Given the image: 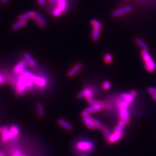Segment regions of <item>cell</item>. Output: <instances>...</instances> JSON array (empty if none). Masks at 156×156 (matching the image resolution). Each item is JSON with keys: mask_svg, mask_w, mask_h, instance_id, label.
Wrapping results in <instances>:
<instances>
[{"mask_svg": "<svg viewBox=\"0 0 156 156\" xmlns=\"http://www.w3.org/2000/svg\"><path fill=\"white\" fill-rule=\"evenodd\" d=\"M57 122L61 127H63L64 128H65L66 130H68V131H71V130H73V126H72L71 124L69 122H68L64 119H60L58 120Z\"/></svg>", "mask_w": 156, "mask_h": 156, "instance_id": "14", "label": "cell"}, {"mask_svg": "<svg viewBox=\"0 0 156 156\" xmlns=\"http://www.w3.org/2000/svg\"><path fill=\"white\" fill-rule=\"evenodd\" d=\"M87 102L90 105H101L104 107V104L101 101L94 99L93 98L87 99Z\"/></svg>", "mask_w": 156, "mask_h": 156, "instance_id": "25", "label": "cell"}, {"mask_svg": "<svg viewBox=\"0 0 156 156\" xmlns=\"http://www.w3.org/2000/svg\"><path fill=\"white\" fill-rule=\"evenodd\" d=\"M24 57L25 58V60L27 61L28 64H29V65L33 67H35L36 66L37 63L30 54H29L28 53H24Z\"/></svg>", "mask_w": 156, "mask_h": 156, "instance_id": "19", "label": "cell"}, {"mask_svg": "<svg viewBox=\"0 0 156 156\" xmlns=\"http://www.w3.org/2000/svg\"><path fill=\"white\" fill-rule=\"evenodd\" d=\"M67 0H57V8L60 10L62 13L67 8Z\"/></svg>", "mask_w": 156, "mask_h": 156, "instance_id": "21", "label": "cell"}, {"mask_svg": "<svg viewBox=\"0 0 156 156\" xmlns=\"http://www.w3.org/2000/svg\"><path fill=\"white\" fill-rule=\"evenodd\" d=\"M133 8L131 6H126V7H122L121 8H119L116 9L113 12V16L115 18L119 17L122 15H123L126 13H130L132 11Z\"/></svg>", "mask_w": 156, "mask_h": 156, "instance_id": "7", "label": "cell"}, {"mask_svg": "<svg viewBox=\"0 0 156 156\" xmlns=\"http://www.w3.org/2000/svg\"><path fill=\"white\" fill-rule=\"evenodd\" d=\"M21 73L22 75L20 77L16 86V92L18 95L22 94L27 88L31 87L34 82V74L26 71H23Z\"/></svg>", "mask_w": 156, "mask_h": 156, "instance_id": "1", "label": "cell"}, {"mask_svg": "<svg viewBox=\"0 0 156 156\" xmlns=\"http://www.w3.org/2000/svg\"><path fill=\"white\" fill-rule=\"evenodd\" d=\"M100 29L97 28H93L91 33V38L94 41H97L99 38Z\"/></svg>", "mask_w": 156, "mask_h": 156, "instance_id": "20", "label": "cell"}, {"mask_svg": "<svg viewBox=\"0 0 156 156\" xmlns=\"http://www.w3.org/2000/svg\"><path fill=\"white\" fill-rule=\"evenodd\" d=\"M102 87L105 90H108L111 89V85L110 82L109 81H105L103 84H102Z\"/></svg>", "mask_w": 156, "mask_h": 156, "instance_id": "32", "label": "cell"}, {"mask_svg": "<svg viewBox=\"0 0 156 156\" xmlns=\"http://www.w3.org/2000/svg\"><path fill=\"white\" fill-rule=\"evenodd\" d=\"M125 123L124 122L123 120H121L120 121H119V122L117 124L115 130V132H119V133H122L123 132L124 128L125 127Z\"/></svg>", "mask_w": 156, "mask_h": 156, "instance_id": "22", "label": "cell"}, {"mask_svg": "<svg viewBox=\"0 0 156 156\" xmlns=\"http://www.w3.org/2000/svg\"><path fill=\"white\" fill-rule=\"evenodd\" d=\"M90 23H91V24L93 26V27H94V28H99L100 30L102 28V24H101V23L99 22V21H98L97 20H91Z\"/></svg>", "mask_w": 156, "mask_h": 156, "instance_id": "27", "label": "cell"}, {"mask_svg": "<svg viewBox=\"0 0 156 156\" xmlns=\"http://www.w3.org/2000/svg\"><path fill=\"white\" fill-rule=\"evenodd\" d=\"M136 43L139 46L141 47H142V49L143 50H148L149 47L148 45L143 41L142 39H140V38H137L135 39Z\"/></svg>", "mask_w": 156, "mask_h": 156, "instance_id": "24", "label": "cell"}, {"mask_svg": "<svg viewBox=\"0 0 156 156\" xmlns=\"http://www.w3.org/2000/svg\"><path fill=\"white\" fill-rule=\"evenodd\" d=\"M21 156H24V155H21Z\"/></svg>", "mask_w": 156, "mask_h": 156, "instance_id": "41", "label": "cell"}, {"mask_svg": "<svg viewBox=\"0 0 156 156\" xmlns=\"http://www.w3.org/2000/svg\"><path fill=\"white\" fill-rule=\"evenodd\" d=\"M33 81L38 86L44 87L46 86L47 84V81L45 78L40 76H37L35 75H34L33 76Z\"/></svg>", "mask_w": 156, "mask_h": 156, "instance_id": "12", "label": "cell"}, {"mask_svg": "<svg viewBox=\"0 0 156 156\" xmlns=\"http://www.w3.org/2000/svg\"><path fill=\"white\" fill-rule=\"evenodd\" d=\"M27 63H28L26 60H23L20 61L14 67V69H13L14 73L16 74L21 73L23 72V70H24V68L26 67Z\"/></svg>", "mask_w": 156, "mask_h": 156, "instance_id": "10", "label": "cell"}, {"mask_svg": "<svg viewBox=\"0 0 156 156\" xmlns=\"http://www.w3.org/2000/svg\"><path fill=\"white\" fill-rule=\"evenodd\" d=\"M19 134V130L18 127L16 125H13L12 127H11L9 131V139H13L15 137L18 136Z\"/></svg>", "mask_w": 156, "mask_h": 156, "instance_id": "15", "label": "cell"}, {"mask_svg": "<svg viewBox=\"0 0 156 156\" xmlns=\"http://www.w3.org/2000/svg\"><path fill=\"white\" fill-rule=\"evenodd\" d=\"M141 55L146 71L149 72L154 71L156 70V61L152 58L148 50L142 49L141 51Z\"/></svg>", "mask_w": 156, "mask_h": 156, "instance_id": "2", "label": "cell"}, {"mask_svg": "<svg viewBox=\"0 0 156 156\" xmlns=\"http://www.w3.org/2000/svg\"><path fill=\"white\" fill-rule=\"evenodd\" d=\"M27 20H19V21L15 23L12 26V30L14 31L18 30L20 28L26 26L27 24Z\"/></svg>", "mask_w": 156, "mask_h": 156, "instance_id": "18", "label": "cell"}, {"mask_svg": "<svg viewBox=\"0 0 156 156\" xmlns=\"http://www.w3.org/2000/svg\"></svg>", "mask_w": 156, "mask_h": 156, "instance_id": "43", "label": "cell"}, {"mask_svg": "<svg viewBox=\"0 0 156 156\" xmlns=\"http://www.w3.org/2000/svg\"><path fill=\"white\" fill-rule=\"evenodd\" d=\"M4 83V80L2 78V76L0 75V85H2Z\"/></svg>", "mask_w": 156, "mask_h": 156, "instance_id": "35", "label": "cell"}, {"mask_svg": "<svg viewBox=\"0 0 156 156\" xmlns=\"http://www.w3.org/2000/svg\"><path fill=\"white\" fill-rule=\"evenodd\" d=\"M35 12L34 11H28L26 13H23L19 16V19L27 20L30 19H33L35 16Z\"/></svg>", "mask_w": 156, "mask_h": 156, "instance_id": "17", "label": "cell"}, {"mask_svg": "<svg viewBox=\"0 0 156 156\" xmlns=\"http://www.w3.org/2000/svg\"></svg>", "mask_w": 156, "mask_h": 156, "instance_id": "42", "label": "cell"}, {"mask_svg": "<svg viewBox=\"0 0 156 156\" xmlns=\"http://www.w3.org/2000/svg\"><path fill=\"white\" fill-rule=\"evenodd\" d=\"M112 55L111 53H106L105 56H104V61L106 63V64H110L112 61Z\"/></svg>", "mask_w": 156, "mask_h": 156, "instance_id": "30", "label": "cell"}, {"mask_svg": "<svg viewBox=\"0 0 156 156\" xmlns=\"http://www.w3.org/2000/svg\"><path fill=\"white\" fill-rule=\"evenodd\" d=\"M137 96V92L135 90H132L130 93H124L122 95L121 97L123 98L125 102H127L128 104H132V102L134 101L135 98Z\"/></svg>", "mask_w": 156, "mask_h": 156, "instance_id": "5", "label": "cell"}, {"mask_svg": "<svg viewBox=\"0 0 156 156\" xmlns=\"http://www.w3.org/2000/svg\"><path fill=\"white\" fill-rule=\"evenodd\" d=\"M1 130H2V128L0 127V133H1Z\"/></svg>", "mask_w": 156, "mask_h": 156, "instance_id": "40", "label": "cell"}, {"mask_svg": "<svg viewBox=\"0 0 156 156\" xmlns=\"http://www.w3.org/2000/svg\"><path fill=\"white\" fill-rule=\"evenodd\" d=\"M117 105L119 109L120 116L122 120L125 123H128L130 121V112L128 109L129 104L124 100H119Z\"/></svg>", "mask_w": 156, "mask_h": 156, "instance_id": "3", "label": "cell"}, {"mask_svg": "<svg viewBox=\"0 0 156 156\" xmlns=\"http://www.w3.org/2000/svg\"><path fill=\"white\" fill-rule=\"evenodd\" d=\"M38 113L39 116L41 117H44L45 116V110L44 106L41 104H38L37 105Z\"/></svg>", "mask_w": 156, "mask_h": 156, "instance_id": "28", "label": "cell"}, {"mask_svg": "<svg viewBox=\"0 0 156 156\" xmlns=\"http://www.w3.org/2000/svg\"><path fill=\"white\" fill-rule=\"evenodd\" d=\"M103 108L104 106L101 105H90L85 109V111L88 112L89 113L91 114L101 111Z\"/></svg>", "mask_w": 156, "mask_h": 156, "instance_id": "13", "label": "cell"}, {"mask_svg": "<svg viewBox=\"0 0 156 156\" xmlns=\"http://www.w3.org/2000/svg\"><path fill=\"white\" fill-rule=\"evenodd\" d=\"M151 97H152V98H153L155 101H156V94H152V95H151Z\"/></svg>", "mask_w": 156, "mask_h": 156, "instance_id": "37", "label": "cell"}, {"mask_svg": "<svg viewBox=\"0 0 156 156\" xmlns=\"http://www.w3.org/2000/svg\"><path fill=\"white\" fill-rule=\"evenodd\" d=\"M81 116L83 117V119H92L93 117L91 116V114L89 113L88 112L86 111H83L81 113Z\"/></svg>", "mask_w": 156, "mask_h": 156, "instance_id": "31", "label": "cell"}, {"mask_svg": "<svg viewBox=\"0 0 156 156\" xmlns=\"http://www.w3.org/2000/svg\"><path fill=\"white\" fill-rule=\"evenodd\" d=\"M94 96V93L93 90L90 88H86L83 89L82 91L78 93L77 98L78 99H82L83 98H86L87 99H89L93 98Z\"/></svg>", "mask_w": 156, "mask_h": 156, "instance_id": "6", "label": "cell"}, {"mask_svg": "<svg viewBox=\"0 0 156 156\" xmlns=\"http://www.w3.org/2000/svg\"><path fill=\"white\" fill-rule=\"evenodd\" d=\"M93 123L95 125V127L97 129H99V130H102V128L104 127V125L99 120H98L96 118H93L92 119Z\"/></svg>", "mask_w": 156, "mask_h": 156, "instance_id": "26", "label": "cell"}, {"mask_svg": "<svg viewBox=\"0 0 156 156\" xmlns=\"http://www.w3.org/2000/svg\"><path fill=\"white\" fill-rule=\"evenodd\" d=\"M80 156H87V154H86V153H84V154H82Z\"/></svg>", "mask_w": 156, "mask_h": 156, "instance_id": "39", "label": "cell"}, {"mask_svg": "<svg viewBox=\"0 0 156 156\" xmlns=\"http://www.w3.org/2000/svg\"><path fill=\"white\" fill-rule=\"evenodd\" d=\"M83 67V65L81 63H78L73 66L71 69L68 72V75L70 77H72L76 75L80 71Z\"/></svg>", "mask_w": 156, "mask_h": 156, "instance_id": "11", "label": "cell"}, {"mask_svg": "<svg viewBox=\"0 0 156 156\" xmlns=\"http://www.w3.org/2000/svg\"><path fill=\"white\" fill-rule=\"evenodd\" d=\"M0 1L4 3V4H8L9 3V0H0Z\"/></svg>", "mask_w": 156, "mask_h": 156, "instance_id": "36", "label": "cell"}, {"mask_svg": "<svg viewBox=\"0 0 156 156\" xmlns=\"http://www.w3.org/2000/svg\"><path fill=\"white\" fill-rule=\"evenodd\" d=\"M123 137V133H119L114 132L112 133L110 136L108 138L107 141L109 143H115L118 142Z\"/></svg>", "mask_w": 156, "mask_h": 156, "instance_id": "9", "label": "cell"}, {"mask_svg": "<svg viewBox=\"0 0 156 156\" xmlns=\"http://www.w3.org/2000/svg\"><path fill=\"white\" fill-rule=\"evenodd\" d=\"M0 156H6V154L4 151H0Z\"/></svg>", "mask_w": 156, "mask_h": 156, "instance_id": "38", "label": "cell"}, {"mask_svg": "<svg viewBox=\"0 0 156 156\" xmlns=\"http://www.w3.org/2000/svg\"><path fill=\"white\" fill-rule=\"evenodd\" d=\"M9 129L6 126H5V127L2 128L1 134L2 141L4 142H7V141L9 139Z\"/></svg>", "mask_w": 156, "mask_h": 156, "instance_id": "16", "label": "cell"}, {"mask_svg": "<svg viewBox=\"0 0 156 156\" xmlns=\"http://www.w3.org/2000/svg\"><path fill=\"white\" fill-rule=\"evenodd\" d=\"M101 130L102 131V132L104 134V137L105 138V139L107 140L108 138H109V137L110 136V135L112 134L111 131L109 129V128L108 127L105 126V125H104V127L102 128V129Z\"/></svg>", "mask_w": 156, "mask_h": 156, "instance_id": "29", "label": "cell"}, {"mask_svg": "<svg viewBox=\"0 0 156 156\" xmlns=\"http://www.w3.org/2000/svg\"><path fill=\"white\" fill-rule=\"evenodd\" d=\"M92 119H83V122L85 124V125L88 128H89L90 130H93L96 128L94 124L93 123V122Z\"/></svg>", "mask_w": 156, "mask_h": 156, "instance_id": "23", "label": "cell"}, {"mask_svg": "<svg viewBox=\"0 0 156 156\" xmlns=\"http://www.w3.org/2000/svg\"><path fill=\"white\" fill-rule=\"evenodd\" d=\"M33 19L36 24L41 28H44L46 24L45 19L41 13L35 12V16Z\"/></svg>", "mask_w": 156, "mask_h": 156, "instance_id": "8", "label": "cell"}, {"mask_svg": "<svg viewBox=\"0 0 156 156\" xmlns=\"http://www.w3.org/2000/svg\"><path fill=\"white\" fill-rule=\"evenodd\" d=\"M21 155V151L20 150H17L13 153L12 156H20Z\"/></svg>", "mask_w": 156, "mask_h": 156, "instance_id": "34", "label": "cell"}, {"mask_svg": "<svg viewBox=\"0 0 156 156\" xmlns=\"http://www.w3.org/2000/svg\"><path fill=\"white\" fill-rule=\"evenodd\" d=\"M38 2L39 5L41 7L44 6V5L45 4V0H38Z\"/></svg>", "mask_w": 156, "mask_h": 156, "instance_id": "33", "label": "cell"}, {"mask_svg": "<svg viewBox=\"0 0 156 156\" xmlns=\"http://www.w3.org/2000/svg\"><path fill=\"white\" fill-rule=\"evenodd\" d=\"M94 147V144L91 141H80L76 144L77 149L82 151H89L93 149Z\"/></svg>", "mask_w": 156, "mask_h": 156, "instance_id": "4", "label": "cell"}]
</instances>
